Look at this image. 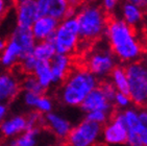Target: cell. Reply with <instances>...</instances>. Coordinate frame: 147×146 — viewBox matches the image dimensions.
<instances>
[{"label": "cell", "mask_w": 147, "mask_h": 146, "mask_svg": "<svg viewBox=\"0 0 147 146\" xmlns=\"http://www.w3.org/2000/svg\"><path fill=\"white\" fill-rule=\"evenodd\" d=\"M28 128L26 116L13 115L6 117L0 123V136L4 139H13Z\"/></svg>", "instance_id": "obj_13"}, {"label": "cell", "mask_w": 147, "mask_h": 146, "mask_svg": "<svg viewBox=\"0 0 147 146\" xmlns=\"http://www.w3.org/2000/svg\"><path fill=\"white\" fill-rule=\"evenodd\" d=\"M102 125L85 119L72 127L66 142L67 146H94L101 139Z\"/></svg>", "instance_id": "obj_7"}, {"label": "cell", "mask_w": 147, "mask_h": 146, "mask_svg": "<svg viewBox=\"0 0 147 146\" xmlns=\"http://www.w3.org/2000/svg\"><path fill=\"white\" fill-rule=\"evenodd\" d=\"M22 99L26 107H31V109H34V111H38L43 115L53 111L54 102L52 98L47 95L24 92Z\"/></svg>", "instance_id": "obj_16"}, {"label": "cell", "mask_w": 147, "mask_h": 146, "mask_svg": "<svg viewBox=\"0 0 147 146\" xmlns=\"http://www.w3.org/2000/svg\"><path fill=\"white\" fill-rule=\"evenodd\" d=\"M21 88L24 92L36 93V94H44L45 90L40 84L38 79L34 74H26V76L21 80Z\"/></svg>", "instance_id": "obj_26"}, {"label": "cell", "mask_w": 147, "mask_h": 146, "mask_svg": "<svg viewBox=\"0 0 147 146\" xmlns=\"http://www.w3.org/2000/svg\"><path fill=\"white\" fill-rule=\"evenodd\" d=\"M139 117L143 126H147V107H139Z\"/></svg>", "instance_id": "obj_36"}, {"label": "cell", "mask_w": 147, "mask_h": 146, "mask_svg": "<svg viewBox=\"0 0 147 146\" xmlns=\"http://www.w3.org/2000/svg\"><path fill=\"white\" fill-rule=\"evenodd\" d=\"M21 1H26V0H15V3L21 2Z\"/></svg>", "instance_id": "obj_40"}, {"label": "cell", "mask_w": 147, "mask_h": 146, "mask_svg": "<svg viewBox=\"0 0 147 146\" xmlns=\"http://www.w3.org/2000/svg\"><path fill=\"white\" fill-rule=\"evenodd\" d=\"M38 62H39V61H38L32 54L26 55L25 57H23V59L20 61V63H19L20 70L22 71L23 73H25V74H32Z\"/></svg>", "instance_id": "obj_28"}, {"label": "cell", "mask_w": 147, "mask_h": 146, "mask_svg": "<svg viewBox=\"0 0 147 146\" xmlns=\"http://www.w3.org/2000/svg\"><path fill=\"white\" fill-rule=\"evenodd\" d=\"M126 2H129L131 4H135V5L141 7L143 11L147 9V0H125Z\"/></svg>", "instance_id": "obj_38"}, {"label": "cell", "mask_w": 147, "mask_h": 146, "mask_svg": "<svg viewBox=\"0 0 147 146\" xmlns=\"http://www.w3.org/2000/svg\"><path fill=\"white\" fill-rule=\"evenodd\" d=\"M39 18L34 0H26L16 3V21L17 26L30 28Z\"/></svg>", "instance_id": "obj_15"}, {"label": "cell", "mask_w": 147, "mask_h": 146, "mask_svg": "<svg viewBox=\"0 0 147 146\" xmlns=\"http://www.w3.org/2000/svg\"><path fill=\"white\" fill-rule=\"evenodd\" d=\"M11 2H15V0H0V20L9 11V4Z\"/></svg>", "instance_id": "obj_34"}, {"label": "cell", "mask_w": 147, "mask_h": 146, "mask_svg": "<svg viewBox=\"0 0 147 146\" xmlns=\"http://www.w3.org/2000/svg\"><path fill=\"white\" fill-rule=\"evenodd\" d=\"M99 87H100V89L102 90L103 94L107 96V98L113 102L114 97H115V95H116V93H117V90L115 89V87H114L113 84H112V82H108V80H105V82H102L101 84H99Z\"/></svg>", "instance_id": "obj_31"}, {"label": "cell", "mask_w": 147, "mask_h": 146, "mask_svg": "<svg viewBox=\"0 0 147 146\" xmlns=\"http://www.w3.org/2000/svg\"><path fill=\"white\" fill-rule=\"evenodd\" d=\"M32 74L38 79L40 84L44 88V90H47L54 84L53 76H52V72H51L50 62H40L39 61Z\"/></svg>", "instance_id": "obj_22"}, {"label": "cell", "mask_w": 147, "mask_h": 146, "mask_svg": "<svg viewBox=\"0 0 147 146\" xmlns=\"http://www.w3.org/2000/svg\"><path fill=\"white\" fill-rule=\"evenodd\" d=\"M59 20L54 19L48 15L38 18L30 27L31 32L34 34V39L37 40V42L52 39L59 26Z\"/></svg>", "instance_id": "obj_12"}, {"label": "cell", "mask_w": 147, "mask_h": 146, "mask_svg": "<svg viewBox=\"0 0 147 146\" xmlns=\"http://www.w3.org/2000/svg\"><path fill=\"white\" fill-rule=\"evenodd\" d=\"M0 73H1V66H0Z\"/></svg>", "instance_id": "obj_43"}, {"label": "cell", "mask_w": 147, "mask_h": 146, "mask_svg": "<svg viewBox=\"0 0 147 146\" xmlns=\"http://www.w3.org/2000/svg\"><path fill=\"white\" fill-rule=\"evenodd\" d=\"M128 130L125 126L122 110L114 114V116L102 126L101 140L110 146L126 144Z\"/></svg>", "instance_id": "obj_8"}, {"label": "cell", "mask_w": 147, "mask_h": 146, "mask_svg": "<svg viewBox=\"0 0 147 146\" xmlns=\"http://www.w3.org/2000/svg\"><path fill=\"white\" fill-rule=\"evenodd\" d=\"M75 9L71 7L68 0H50L48 16L62 21L70 16H75Z\"/></svg>", "instance_id": "obj_21"}, {"label": "cell", "mask_w": 147, "mask_h": 146, "mask_svg": "<svg viewBox=\"0 0 147 146\" xmlns=\"http://www.w3.org/2000/svg\"><path fill=\"white\" fill-rule=\"evenodd\" d=\"M113 107V102L107 98V96L103 94L99 86L95 88L93 91H91L80 104V109L85 113L92 112V111H105V112L112 113Z\"/></svg>", "instance_id": "obj_11"}, {"label": "cell", "mask_w": 147, "mask_h": 146, "mask_svg": "<svg viewBox=\"0 0 147 146\" xmlns=\"http://www.w3.org/2000/svg\"><path fill=\"white\" fill-rule=\"evenodd\" d=\"M79 26L80 44L91 46L105 36L109 22V14L101 4L95 2L86 3L75 13Z\"/></svg>", "instance_id": "obj_3"}, {"label": "cell", "mask_w": 147, "mask_h": 146, "mask_svg": "<svg viewBox=\"0 0 147 146\" xmlns=\"http://www.w3.org/2000/svg\"><path fill=\"white\" fill-rule=\"evenodd\" d=\"M23 59L22 48L15 40L9 38L4 50L0 53V66L4 69H11L19 64Z\"/></svg>", "instance_id": "obj_17"}, {"label": "cell", "mask_w": 147, "mask_h": 146, "mask_svg": "<svg viewBox=\"0 0 147 146\" xmlns=\"http://www.w3.org/2000/svg\"><path fill=\"white\" fill-rule=\"evenodd\" d=\"M86 119L100 125H105L111 119V113L105 111H92V112L86 113Z\"/></svg>", "instance_id": "obj_27"}, {"label": "cell", "mask_w": 147, "mask_h": 146, "mask_svg": "<svg viewBox=\"0 0 147 146\" xmlns=\"http://www.w3.org/2000/svg\"><path fill=\"white\" fill-rule=\"evenodd\" d=\"M144 53L146 54V59H147V46H146V48H145V51H144Z\"/></svg>", "instance_id": "obj_41"}, {"label": "cell", "mask_w": 147, "mask_h": 146, "mask_svg": "<svg viewBox=\"0 0 147 146\" xmlns=\"http://www.w3.org/2000/svg\"><path fill=\"white\" fill-rule=\"evenodd\" d=\"M120 14L121 19L134 28L141 24L144 17V11L141 7L126 1L122 3L120 6Z\"/></svg>", "instance_id": "obj_19"}, {"label": "cell", "mask_w": 147, "mask_h": 146, "mask_svg": "<svg viewBox=\"0 0 147 146\" xmlns=\"http://www.w3.org/2000/svg\"><path fill=\"white\" fill-rule=\"evenodd\" d=\"M21 80L11 72L0 73V101L9 103L17 98L21 91Z\"/></svg>", "instance_id": "obj_10"}, {"label": "cell", "mask_w": 147, "mask_h": 146, "mask_svg": "<svg viewBox=\"0 0 147 146\" xmlns=\"http://www.w3.org/2000/svg\"><path fill=\"white\" fill-rule=\"evenodd\" d=\"M122 115H123L125 126L127 128L128 132L139 134L143 125H142L140 117H139L138 107H129L127 109L122 110Z\"/></svg>", "instance_id": "obj_25"}, {"label": "cell", "mask_w": 147, "mask_h": 146, "mask_svg": "<svg viewBox=\"0 0 147 146\" xmlns=\"http://www.w3.org/2000/svg\"><path fill=\"white\" fill-rule=\"evenodd\" d=\"M41 127L27 128L17 137L9 139L6 146H38L41 139Z\"/></svg>", "instance_id": "obj_20"}, {"label": "cell", "mask_w": 147, "mask_h": 146, "mask_svg": "<svg viewBox=\"0 0 147 146\" xmlns=\"http://www.w3.org/2000/svg\"><path fill=\"white\" fill-rule=\"evenodd\" d=\"M44 125L47 126L54 137L61 140L67 139L73 127L68 118L53 111L44 115Z\"/></svg>", "instance_id": "obj_9"}, {"label": "cell", "mask_w": 147, "mask_h": 146, "mask_svg": "<svg viewBox=\"0 0 147 146\" xmlns=\"http://www.w3.org/2000/svg\"><path fill=\"white\" fill-rule=\"evenodd\" d=\"M6 44H7V40H6L5 38L0 36V53L4 50V48L6 47Z\"/></svg>", "instance_id": "obj_39"}, {"label": "cell", "mask_w": 147, "mask_h": 146, "mask_svg": "<svg viewBox=\"0 0 147 146\" xmlns=\"http://www.w3.org/2000/svg\"><path fill=\"white\" fill-rule=\"evenodd\" d=\"M55 54H57L55 47L51 40L37 42L32 51V55L40 62H50Z\"/></svg>", "instance_id": "obj_23"}, {"label": "cell", "mask_w": 147, "mask_h": 146, "mask_svg": "<svg viewBox=\"0 0 147 146\" xmlns=\"http://www.w3.org/2000/svg\"><path fill=\"white\" fill-rule=\"evenodd\" d=\"M51 41L57 53L72 55L80 47L79 26L75 16H70L59 21Z\"/></svg>", "instance_id": "obj_5"}, {"label": "cell", "mask_w": 147, "mask_h": 146, "mask_svg": "<svg viewBox=\"0 0 147 146\" xmlns=\"http://www.w3.org/2000/svg\"><path fill=\"white\" fill-rule=\"evenodd\" d=\"M142 146H147V126H143L138 134Z\"/></svg>", "instance_id": "obj_37"}, {"label": "cell", "mask_w": 147, "mask_h": 146, "mask_svg": "<svg viewBox=\"0 0 147 146\" xmlns=\"http://www.w3.org/2000/svg\"><path fill=\"white\" fill-rule=\"evenodd\" d=\"M109 77H110V82L115 87L117 92L128 93V78L125 67L117 65L111 72Z\"/></svg>", "instance_id": "obj_24"}, {"label": "cell", "mask_w": 147, "mask_h": 146, "mask_svg": "<svg viewBox=\"0 0 147 146\" xmlns=\"http://www.w3.org/2000/svg\"><path fill=\"white\" fill-rule=\"evenodd\" d=\"M9 38L15 40L20 45V47L22 48L23 57H25L26 55H29V54H32L34 48L36 46V44H37V40L34 39L30 28H24L17 26L13 30Z\"/></svg>", "instance_id": "obj_18"}, {"label": "cell", "mask_w": 147, "mask_h": 146, "mask_svg": "<svg viewBox=\"0 0 147 146\" xmlns=\"http://www.w3.org/2000/svg\"><path fill=\"white\" fill-rule=\"evenodd\" d=\"M118 59L107 43H96L84 57V65L98 79H105L117 66Z\"/></svg>", "instance_id": "obj_4"}, {"label": "cell", "mask_w": 147, "mask_h": 146, "mask_svg": "<svg viewBox=\"0 0 147 146\" xmlns=\"http://www.w3.org/2000/svg\"><path fill=\"white\" fill-rule=\"evenodd\" d=\"M7 113H9V107H7V104H6L5 102L0 101V123L7 117Z\"/></svg>", "instance_id": "obj_35"}, {"label": "cell", "mask_w": 147, "mask_h": 146, "mask_svg": "<svg viewBox=\"0 0 147 146\" xmlns=\"http://www.w3.org/2000/svg\"><path fill=\"white\" fill-rule=\"evenodd\" d=\"M122 0H100L102 9H105L108 14H112L119 7L121 4Z\"/></svg>", "instance_id": "obj_32"}, {"label": "cell", "mask_w": 147, "mask_h": 146, "mask_svg": "<svg viewBox=\"0 0 147 146\" xmlns=\"http://www.w3.org/2000/svg\"><path fill=\"white\" fill-rule=\"evenodd\" d=\"M128 95L138 107H147V62L137 61L126 65Z\"/></svg>", "instance_id": "obj_6"}, {"label": "cell", "mask_w": 147, "mask_h": 146, "mask_svg": "<svg viewBox=\"0 0 147 146\" xmlns=\"http://www.w3.org/2000/svg\"><path fill=\"white\" fill-rule=\"evenodd\" d=\"M98 86L99 79L87 68H75L71 70L63 82L59 92V98L67 107H80L89 93Z\"/></svg>", "instance_id": "obj_2"}, {"label": "cell", "mask_w": 147, "mask_h": 146, "mask_svg": "<svg viewBox=\"0 0 147 146\" xmlns=\"http://www.w3.org/2000/svg\"><path fill=\"white\" fill-rule=\"evenodd\" d=\"M27 119V124H28V128H34V127H41L42 124H44V115L41 114L38 111L29 113L26 116Z\"/></svg>", "instance_id": "obj_30"}, {"label": "cell", "mask_w": 147, "mask_h": 146, "mask_svg": "<svg viewBox=\"0 0 147 146\" xmlns=\"http://www.w3.org/2000/svg\"><path fill=\"white\" fill-rule=\"evenodd\" d=\"M105 36L107 43L119 62L127 65L140 61L144 54L145 47L137 36L135 28L121 18L112 17L109 19Z\"/></svg>", "instance_id": "obj_1"}, {"label": "cell", "mask_w": 147, "mask_h": 146, "mask_svg": "<svg viewBox=\"0 0 147 146\" xmlns=\"http://www.w3.org/2000/svg\"><path fill=\"white\" fill-rule=\"evenodd\" d=\"M50 67L52 76H53V84H61L65 80L71 70L73 69L72 56L68 54L57 53L51 59Z\"/></svg>", "instance_id": "obj_14"}, {"label": "cell", "mask_w": 147, "mask_h": 146, "mask_svg": "<svg viewBox=\"0 0 147 146\" xmlns=\"http://www.w3.org/2000/svg\"><path fill=\"white\" fill-rule=\"evenodd\" d=\"M0 146H5V145H3V144H2V142H1V141H0Z\"/></svg>", "instance_id": "obj_42"}, {"label": "cell", "mask_w": 147, "mask_h": 146, "mask_svg": "<svg viewBox=\"0 0 147 146\" xmlns=\"http://www.w3.org/2000/svg\"><path fill=\"white\" fill-rule=\"evenodd\" d=\"M131 103L133 102H131V99H130L128 93H124V92H117L113 100L114 105L120 110L127 109V107H130Z\"/></svg>", "instance_id": "obj_29"}, {"label": "cell", "mask_w": 147, "mask_h": 146, "mask_svg": "<svg viewBox=\"0 0 147 146\" xmlns=\"http://www.w3.org/2000/svg\"><path fill=\"white\" fill-rule=\"evenodd\" d=\"M34 2H36V7H37L39 17L48 15L49 7H50V0H34Z\"/></svg>", "instance_id": "obj_33"}]
</instances>
